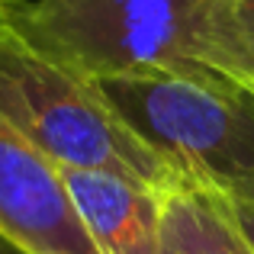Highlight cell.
<instances>
[{"label": "cell", "mask_w": 254, "mask_h": 254, "mask_svg": "<svg viewBox=\"0 0 254 254\" xmlns=\"http://www.w3.org/2000/svg\"><path fill=\"white\" fill-rule=\"evenodd\" d=\"M0 116L58 171H106L168 190L177 171L129 129L97 81L26 42L0 16Z\"/></svg>", "instance_id": "1"}, {"label": "cell", "mask_w": 254, "mask_h": 254, "mask_svg": "<svg viewBox=\"0 0 254 254\" xmlns=\"http://www.w3.org/2000/svg\"><path fill=\"white\" fill-rule=\"evenodd\" d=\"M113 110L180 177L254 203V93L216 74H123L97 81Z\"/></svg>", "instance_id": "2"}, {"label": "cell", "mask_w": 254, "mask_h": 254, "mask_svg": "<svg viewBox=\"0 0 254 254\" xmlns=\"http://www.w3.org/2000/svg\"><path fill=\"white\" fill-rule=\"evenodd\" d=\"M206 0H19L6 19L90 81L123 74H209L196 62Z\"/></svg>", "instance_id": "3"}, {"label": "cell", "mask_w": 254, "mask_h": 254, "mask_svg": "<svg viewBox=\"0 0 254 254\" xmlns=\"http://www.w3.org/2000/svg\"><path fill=\"white\" fill-rule=\"evenodd\" d=\"M0 229L29 254H100L62 174L0 116Z\"/></svg>", "instance_id": "4"}, {"label": "cell", "mask_w": 254, "mask_h": 254, "mask_svg": "<svg viewBox=\"0 0 254 254\" xmlns=\"http://www.w3.org/2000/svg\"><path fill=\"white\" fill-rule=\"evenodd\" d=\"M100 254H161V193L106 171H58Z\"/></svg>", "instance_id": "5"}, {"label": "cell", "mask_w": 254, "mask_h": 254, "mask_svg": "<svg viewBox=\"0 0 254 254\" xmlns=\"http://www.w3.org/2000/svg\"><path fill=\"white\" fill-rule=\"evenodd\" d=\"M161 254H254V245L225 193L177 180L161 190Z\"/></svg>", "instance_id": "6"}, {"label": "cell", "mask_w": 254, "mask_h": 254, "mask_svg": "<svg viewBox=\"0 0 254 254\" xmlns=\"http://www.w3.org/2000/svg\"><path fill=\"white\" fill-rule=\"evenodd\" d=\"M196 62L254 93V0H206Z\"/></svg>", "instance_id": "7"}, {"label": "cell", "mask_w": 254, "mask_h": 254, "mask_svg": "<svg viewBox=\"0 0 254 254\" xmlns=\"http://www.w3.org/2000/svg\"><path fill=\"white\" fill-rule=\"evenodd\" d=\"M232 199V196H229ZM232 209H235V219L242 225L245 238L254 245V203H245V199H232Z\"/></svg>", "instance_id": "8"}, {"label": "cell", "mask_w": 254, "mask_h": 254, "mask_svg": "<svg viewBox=\"0 0 254 254\" xmlns=\"http://www.w3.org/2000/svg\"><path fill=\"white\" fill-rule=\"evenodd\" d=\"M0 254H29V251H26L16 238H10L3 229H0Z\"/></svg>", "instance_id": "9"}, {"label": "cell", "mask_w": 254, "mask_h": 254, "mask_svg": "<svg viewBox=\"0 0 254 254\" xmlns=\"http://www.w3.org/2000/svg\"><path fill=\"white\" fill-rule=\"evenodd\" d=\"M16 3H19V0H0V16H6V13H10Z\"/></svg>", "instance_id": "10"}]
</instances>
